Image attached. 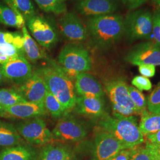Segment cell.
I'll return each mask as SVG.
<instances>
[{"instance_id": "21", "label": "cell", "mask_w": 160, "mask_h": 160, "mask_svg": "<svg viewBox=\"0 0 160 160\" xmlns=\"http://www.w3.org/2000/svg\"><path fill=\"white\" fill-rule=\"evenodd\" d=\"M72 152L61 145H48L42 149L36 160H72Z\"/></svg>"}, {"instance_id": "7", "label": "cell", "mask_w": 160, "mask_h": 160, "mask_svg": "<svg viewBox=\"0 0 160 160\" xmlns=\"http://www.w3.org/2000/svg\"><path fill=\"white\" fill-rule=\"evenodd\" d=\"M15 127L21 137L31 144L44 145L55 141L46 122L39 118L18 122Z\"/></svg>"}, {"instance_id": "27", "label": "cell", "mask_w": 160, "mask_h": 160, "mask_svg": "<svg viewBox=\"0 0 160 160\" xmlns=\"http://www.w3.org/2000/svg\"><path fill=\"white\" fill-rule=\"evenodd\" d=\"M40 9L45 12L62 14L67 12V7L62 0H34Z\"/></svg>"}, {"instance_id": "22", "label": "cell", "mask_w": 160, "mask_h": 160, "mask_svg": "<svg viewBox=\"0 0 160 160\" xmlns=\"http://www.w3.org/2000/svg\"><path fill=\"white\" fill-rule=\"evenodd\" d=\"M22 34L24 39L23 52L25 53L29 61L35 62L38 60L45 58V53L43 51L34 39L29 34L26 26L22 28Z\"/></svg>"}, {"instance_id": "30", "label": "cell", "mask_w": 160, "mask_h": 160, "mask_svg": "<svg viewBox=\"0 0 160 160\" xmlns=\"http://www.w3.org/2000/svg\"><path fill=\"white\" fill-rule=\"evenodd\" d=\"M147 108L149 112L160 113V82L149 94L147 101Z\"/></svg>"}, {"instance_id": "12", "label": "cell", "mask_w": 160, "mask_h": 160, "mask_svg": "<svg viewBox=\"0 0 160 160\" xmlns=\"http://www.w3.org/2000/svg\"><path fill=\"white\" fill-rule=\"evenodd\" d=\"M48 88L45 81L37 72L17 88L18 93L28 102L43 103Z\"/></svg>"}, {"instance_id": "6", "label": "cell", "mask_w": 160, "mask_h": 160, "mask_svg": "<svg viewBox=\"0 0 160 160\" xmlns=\"http://www.w3.org/2000/svg\"><path fill=\"white\" fill-rule=\"evenodd\" d=\"M152 31V14L148 10H136L124 18V33L130 40L149 39Z\"/></svg>"}, {"instance_id": "28", "label": "cell", "mask_w": 160, "mask_h": 160, "mask_svg": "<svg viewBox=\"0 0 160 160\" xmlns=\"http://www.w3.org/2000/svg\"><path fill=\"white\" fill-rule=\"evenodd\" d=\"M128 91L132 102L137 110L138 114H141L146 111L147 102L142 92L133 86H128Z\"/></svg>"}, {"instance_id": "25", "label": "cell", "mask_w": 160, "mask_h": 160, "mask_svg": "<svg viewBox=\"0 0 160 160\" xmlns=\"http://www.w3.org/2000/svg\"><path fill=\"white\" fill-rule=\"evenodd\" d=\"M26 102L16 90L12 88H0V106L3 108Z\"/></svg>"}, {"instance_id": "1", "label": "cell", "mask_w": 160, "mask_h": 160, "mask_svg": "<svg viewBox=\"0 0 160 160\" xmlns=\"http://www.w3.org/2000/svg\"><path fill=\"white\" fill-rule=\"evenodd\" d=\"M113 113V116L103 115L99 125L116 138L125 149H131L144 142V136L140 131L137 119Z\"/></svg>"}, {"instance_id": "42", "label": "cell", "mask_w": 160, "mask_h": 160, "mask_svg": "<svg viewBox=\"0 0 160 160\" xmlns=\"http://www.w3.org/2000/svg\"><path fill=\"white\" fill-rule=\"evenodd\" d=\"M11 116L8 114L5 109L0 106V118H10Z\"/></svg>"}, {"instance_id": "38", "label": "cell", "mask_w": 160, "mask_h": 160, "mask_svg": "<svg viewBox=\"0 0 160 160\" xmlns=\"http://www.w3.org/2000/svg\"><path fill=\"white\" fill-rule=\"evenodd\" d=\"M148 0H122L123 3L129 10L138 8Z\"/></svg>"}, {"instance_id": "35", "label": "cell", "mask_w": 160, "mask_h": 160, "mask_svg": "<svg viewBox=\"0 0 160 160\" xmlns=\"http://www.w3.org/2000/svg\"><path fill=\"white\" fill-rule=\"evenodd\" d=\"M145 147L148 150L153 160H160V144L146 142Z\"/></svg>"}, {"instance_id": "34", "label": "cell", "mask_w": 160, "mask_h": 160, "mask_svg": "<svg viewBox=\"0 0 160 160\" xmlns=\"http://www.w3.org/2000/svg\"><path fill=\"white\" fill-rule=\"evenodd\" d=\"M23 54L22 52L18 51L14 46L10 44H0V55L9 57H17Z\"/></svg>"}, {"instance_id": "9", "label": "cell", "mask_w": 160, "mask_h": 160, "mask_svg": "<svg viewBox=\"0 0 160 160\" xmlns=\"http://www.w3.org/2000/svg\"><path fill=\"white\" fill-rule=\"evenodd\" d=\"M125 59L133 65H160V46L153 42H143L133 46L128 52Z\"/></svg>"}, {"instance_id": "37", "label": "cell", "mask_w": 160, "mask_h": 160, "mask_svg": "<svg viewBox=\"0 0 160 160\" xmlns=\"http://www.w3.org/2000/svg\"><path fill=\"white\" fill-rule=\"evenodd\" d=\"M17 33L0 32V44H10L13 45Z\"/></svg>"}, {"instance_id": "32", "label": "cell", "mask_w": 160, "mask_h": 160, "mask_svg": "<svg viewBox=\"0 0 160 160\" xmlns=\"http://www.w3.org/2000/svg\"><path fill=\"white\" fill-rule=\"evenodd\" d=\"M152 41L160 46V9L152 15Z\"/></svg>"}, {"instance_id": "24", "label": "cell", "mask_w": 160, "mask_h": 160, "mask_svg": "<svg viewBox=\"0 0 160 160\" xmlns=\"http://www.w3.org/2000/svg\"><path fill=\"white\" fill-rule=\"evenodd\" d=\"M25 20L22 16H18L11 9L0 2V23L10 27L22 29L25 26Z\"/></svg>"}, {"instance_id": "14", "label": "cell", "mask_w": 160, "mask_h": 160, "mask_svg": "<svg viewBox=\"0 0 160 160\" xmlns=\"http://www.w3.org/2000/svg\"><path fill=\"white\" fill-rule=\"evenodd\" d=\"M59 26L63 36L72 42H82L88 38L87 29L74 12L63 13L59 21Z\"/></svg>"}, {"instance_id": "13", "label": "cell", "mask_w": 160, "mask_h": 160, "mask_svg": "<svg viewBox=\"0 0 160 160\" xmlns=\"http://www.w3.org/2000/svg\"><path fill=\"white\" fill-rule=\"evenodd\" d=\"M0 69L5 78L21 84L32 74V66L29 61L20 55L0 65Z\"/></svg>"}, {"instance_id": "41", "label": "cell", "mask_w": 160, "mask_h": 160, "mask_svg": "<svg viewBox=\"0 0 160 160\" xmlns=\"http://www.w3.org/2000/svg\"><path fill=\"white\" fill-rule=\"evenodd\" d=\"M4 2H5V4L6 6L9 7L11 9H12L14 12H15L17 15L18 16H22V14L18 12V11L16 9V8L15 7L14 5L13 4L12 2V0H3Z\"/></svg>"}, {"instance_id": "5", "label": "cell", "mask_w": 160, "mask_h": 160, "mask_svg": "<svg viewBox=\"0 0 160 160\" xmlns=\"http://www.w3.org/2000/svg\"><path fill=\"white\" fill-rule=\"evenodd\" d=\"M105 91L112 104L113 112L125 116L139 114L131 99L128 86L123 79L109 81L105 84Z\"/></svg>"}, {"instance_id": "8", "label": "cell", "mask_w": 160, "mask_h": 160, "mask_svg": "<svg viewBox=\"0 0 160 160\" xmlns=\"http://www.w3.org/2000/svg\"><path fill=\"white\" fill-rule=\"evenodd\" d=\"M123 149L124 146L116 138L100 127L95 133L92 159L109 160Z\"/></svg>"}, {"instance_id": "17", "label": "cell", "mask_w": 160, "mask_h": 160, "mask_svg": "<svg viewBox=\"0 0 160 160\" xmlns=\"http://www.w3.org/2000/svg\"><path fill=\"white\" fill-rule=\"evenodd\" d=\"M11 116L23 119L40 118L46 113L43 103L23 102L4 108Z\"/></svg>"}, {"instance_id": "36", "label": "cell", "mask_w": 160, "mask_h": 160, "mask_svg": "<svg viewBox=\"0 0 160 160\" xmlns=\"http://www.w3.org/2000/svg\"><path fill=\"white\" fill-rule=\"evenodd\" d=\"M139 72L142 76L150 78L154 76L155 74V67L152 65H141L139 66Z\"/></svg>"}, {"instance_id": "18", "label": "cell", "mask_w": 160, "mask_h": 160, "mask_svg": "<svg viewBox=\"0 0 160 160\" xmlns=\"http://www.w3.org/2000/svg\"><path fill=\"white\" fill-rule=\"evenodd\" d=\"M75 108L77 113L91 118L102 117L104 112L102 98L79 96L77 98Z\"/></svg>"}, {"instance_id": "4", "label": "cell", "mask_w": 160, "mask_h": 160, "mask_svg": "<svg viewBox=\"0 0 160 160\" xmlns=\"http://www.w3.org/2000/svg\"><path fill=\"white\" fill-rule=\"evenodd\" d=\"M60 69L71 80L81 72H86L92 68V60L87 50L82 46L68 44L61 51L58 57Z\"/></svg>"}, {"instance_id": "16", "label": "cell", "mask_w": 160, "mask_h": 160, "mask_svg": "<svg viewBox=\"0 0 160 160\" xmlns=\"http://www.w3.org/2000/svg\"><path fill=\"white\" fill-rule=\"evenodd\" d=\"M75 92L81 97L102 98L104 96L102 86L92 75L81 72L75 78Z\"/></svg>"}, {"instance_id": "10", "label": "cell", "mask_w": 160, "mask_h": 160, "mask_svg": "<svg viewBox=\"0 0 160 160\" xmlns=\"http://www.w3.org/2000/svg\"><path fill=\"white\" fill-rule=\"evenodd\" d=\"M26 24L34 39L42 47L50 49L57 42V33L45 18L35 15L26 21Z\"/></svg>"}, {"instance_id": "11", "label": "cell", "mask_w": 160, "mask_h": 160, "mask_svg": "<svg viewBox=\"0 0 160 160\" xmlns=\"http://www.w3.org/2000/svg\"><path fill=\"white\" fill-rule=\"evenodd\" d=\"M52 133L55 140L69 142L80 141L87 135L84 126L71 118H65L59 120Z\"/></svg>"}, {"instance_id": "19", "label": "cell", "mask_w": 160, "mask_h": 160, "mask_svg": "<svg viewBox=\"0 0 160 160\" xmlns=\"http://www.w3.org/2000/svg\"><path fill=\"white\" fill-rule=\"evenodd\" d=\"M37 158L34 148L22 144L6 147L0 152V160H36Z\"/></svg>"}, {"instance_id": "44", "label": "cell", "mask_w": 160, "mask_h": 160, "mask_svg": "<svg viewBox=\"0 0 160 160\" xmlns=\"http://www.w3.org/2000/svg\"><path fill=\"white\" fill-rule=\"evenodd\" d=\"M155 2L158 4V6H160V0H153Z\"/></svg>"}, {"instance_id": "26", "label": "cell", "mask_w": 160, "mask_h": 160, "mask_svg": "<svg viewBox=\"0 0 160 160\" xmlns=\"http://www.w3.org/2000/svg\"><path fill=\"white\" fill-rule=\"evenodd\" d=\"M43 104L46 110L54 118L60 117L65 112L62 104L57 97L53 96L48 90L46 92L43 100Z\"/></svg>"}, {"instance_id": "15", "label": "cell", "mask_w": 160, "mask_h": 160, "mask_svg": "<svg viewBox=\"0 0 160 160\" xmlns=\"http://www.w3.org/2000/svg\"><path fill=\"white\" fill-rule=\"evenodd\" d=\"M117 8L115 0H82L77 6L81 14L92 17L113 14Z\"/></svg>"}, {"instance_id": "43", "label": "cell", "mask_w": 160, "mask_h": 160, "mask_svg": "<svg viewBox=\"0 0 160 160\" xmlns=\"http://www.w3.org/2000/svg\"><path fill=\"white\" fill-rule=\"evenodd\" d=\"M4 79H5V77L2 74V72H1V71L0 69V84H2L4 82Z\"/></svg>"}, {"instance_id": "39", "label": "cell", "mask_w": 160, "mask_h": 160, "mask_svg": "<svg viewBox=\"0 0 160 160\" xmlns=\"http://www.w3.org/2000/svg\"><path fill=\"white\" fill-rule=\"evenodd\" d=\"M131 149H123L109 160H129Z\"/></svg>"}, {"instance_id": "20", "label": "cell", "mask_w": 160, "mask_h": 160, "mask_svg": "<svg viewBox=\"0 0 160 160\" xmlns=\"http://www.w3.org/2000/svg\"><path fill=\"white\" fill-rule=\"evenodd\" d=\"M22 141L15 126L0 120V147L6 148L18 145Z\"/></svg>"}, {"instance_id": "29", "label": "cell", "mask_w": 160, "mask_h": 160, "mask_svg": "<svg viewBox=\"0 0 160 160\" xmlns=\"http://www.w3.org/2000/svg\"><path fill=\"white\" fill-rule=\"evenodd\" d=\"M17 10L22 14L25 22L36 15L34 6L30 0H12Z\"/></svg>"}, {"instance_id": "40", "label": "cell", "mask_w": 160, "mask_h": 160, "mask_svg": "<svg viewBox=\"0 0 160 160\" xmlns=\"http://www.w3.org/2000/svg\"><path fill=\"white\" fill-rule=\"evenodd\" d=\"M146 142L150 143L160 144V130L154 133L149 134L145 136Z\"/></svg>"}, {"instance_id": "23", "label": "cell", "mask_w": 160, "mask_h": 160, "mask_svg": "<svg viewBox=\"0 0 160 160\" xmlns=\"http://www.w3.org/2000/svg\"><path fill=\"white\" fill-rule=\"evenodd\" d=\"M139 128L144 137L160 131V113H154L145 111L141 114Z\"/></svg>"}, {"instance_id": "2", "label": "cell", "mask_w": 160, "mask_h": 160, "mask_svg": "<svg viewBox=\"0 0 160 160\" xmlns=\"http://www.w3.org/2000/svg\"><path fill=\"white\" fill-rule=\"evenodd\" d=\"M87 28L88 34L96 45L107 47L124 34V18L113 14L93 16L89 19Z\"/></svg>"}, {"instance_id": "31", "label": "cell", "mask_w": 160, "mask_h": 160, "mask_svg": "<svg viewBox=\"0 0 160 160\" xmlns=\"http://www.w3.org/2000/svg\"><path fill=\"white\" fill-rule=\"evenodd\" d=\"M129 160H153L148 150L143 146L139 145L131 148Z\"/></svg>"}, {"instance_id": "3", "label": "cell", "mask_w": 160, "mask_h": 160, "mask_svg": "<svg viewBox=\"0 0 160 160\" xmlns=\"http://www.w3.org/2000/svg\"><path fill=\"white\" fill-rule=\"evenodd\" d=\"M46 83L48 90L57 97L64 110L75 106L77 94L72 80L58 68L45 67L36 71Z\"/></svg>"}, {"instance_id": "33", "label": "cell", "mask_w": 160, "mask_h": 160, "mask_svg": "<svg viewBox=\"0 0 160 160\" xmlns=\"http://www.w3.org/2000/svg\"><path fill=\"white\" fill-rule=\"evenodd\" d=\"M132 84L141 92L143 90L149 91L152 88V84L150 80L142 75L135 77L132 80Z\"/></svg>"}]
</instances>
